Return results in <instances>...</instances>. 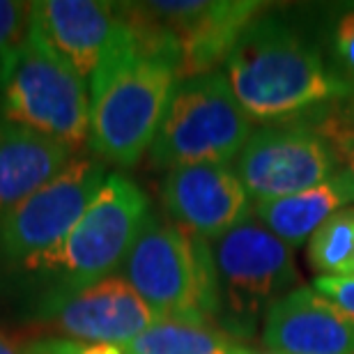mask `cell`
<instances>
[{"mask_svg": "<svg viewBox=\"0 0 354 354\" xmlns=\"http://www.w3.org/2000/svg\"><path fill=\"white\" fill-rule=\"evenodd\" d=\"M225 76L251 120H295L354 95L320 51L279 17H256L225 58Z\"/></svg>", "mask_w": 354, "mask_h": 354, "instance_id": "6da1fadb", "label": "cell"}, {"mask_svg": "<svg viewBox=\"0 0 354 354\" xmlns=\"http://www.w3.org/2000/svg\"><path fill=\"white\" fill-rule=\"evenodd\" d=\"M177 81L173 62L147 51L122 14L115 39L88 83L92 154L104 164L136 166L157 138Z\"/></svg>", "mask_w": 354, "mask_h": 354, "instance_id": "7a4b0ae2", "label": "cell"}, {"mask_svg": "<svg viewBox=\"0 0 354 354\" xmlns=\"http://www.w3.org/2000/svg\"><path fill=\"white\" fill-rule=\"evenodd\" d=\"M150 216V198L145 191L131 177L109 173L95 201L65 239L17 267L10 276L24 283L30 295L83 288L115 276Z\"/></svg>", "mask_w": 354, "mask_h": 354, "instance_id": "3957f363", "label": "cell"}, {"mask_svg": "<svg viewBox=\"0 0 354 354\" xmlns=\"http://www.w3.org/2000/svg\"><path fill=\"white\" fill-rule=\"evenodd\" d=\"M120 276L159 317L218 324V286L207 239L152 214Z\"/></svg>", "mask_w": 354, "mask_h": 354, "instance_id": "277c9868", "label": "cell"}, {"mask_svg": "<svg viewBox=\"0 0 354 354\" xmlns=\"http://www.w3.org/2000/svg\"><path fill=\"white\" fill-rule=\"evenodd\" d=\"M120 5L145 46L173 62L180 81L214 72L230 55L244 28L265 7L258 0H157Z\"/></svg>", "mask_w": 354, "mask_h": 354, "instance_id": "5b68a950", "label": "cell"}, {"mask_svg": "<svg viewBox=\"0 0 354 354\" xmlns=\"http://www.w3.org/2000/svg\"><path fill=\"white\" fill-rule=\"evenodd\" d=\"M253 133V122L239 106L221 69L177 81L161 120L150 159L157 168L194 164H230Z\"/></svg>", "mask_w": 354, "mask_h": 354, "instance_id": "8992f818", "label": "cell"}, {"mask_svg": "<svg viewBox=\"0 0 354 354\" xmlns=\"http://www.w3.org/2000/svg\"><path fill=\"white\" fill-rule=\"evenodd\" d=\"M218 286V327L232 338L251 336L281 297L292 292L297 274L288 246L256 216H249L223 237L209 242Z\"/></svg>", "mask_w": 354, "mask_h": 354, "instance_id": "52a82bcc", "label": "cell"}, {"mask_svg": "<svg viewBox=\"0 0 354 354\" xmlns=\"http://www.w3.org/2000/svg\"><path fill=\"white\" fill-rule=\"evenodd\" d=\"M0 115L79 152L90 136L88 83L30 26L0 90Z\"/></svg>", "mask_w": 354, "mask_h": 354, "instance_id": "ba28073f", "label": "cell"}, {"mask_svg": "<svg viewBox=\"0 0 354 354\" xmlns=\"http://www.w3.org/2000/svg\"><path fill=\"white\" fill-rule=\"evenodd\" d=\"M24 317L46 329V336L118 348H127L159 320L120 274L83 288L35 292L28 297Z\"/></svg>", "mask_w": 354, "mask_h": 354, "instance_id": "9c48e42d", "label": "cell"}, {"mask_svg": "<svg viewBox=\"0 0 354 354\" xmlns=\"http://www.w3.org/2000/svg\"><path fill=\"white\" fill-rule=\"evenodd\" d=\"M109 177L97 157H74L62 171L0 218V272L58 246Z\"/></svg>", "mask_w": 354, "mask_h": 354, "instance_id": "30bf717a", "label": "cell"}, {"mask_svg": "<svg viewBox=\"0 0 354 354\" xmlns=\"http://www.w3.org/2000/svg\"><path fill=\"white\" fill-rule=\"evenodd\" d=\"M232 168L251 201L265 203L301 194L343 166L315 124L288 120L253 129Z\"/></svg>", "mask_w": 354, "mask_h": 354, "instance_id": "8fae6325", "label": "cell"}, {"mask_svg": "<svg viewBox=\"0 0 354 354\" xmlns=\"http://www.w3.org/2000/svg\"><path fill=\"white\" fill-rule=\"evenodd\" d=\"M166 214L180 228L214 242L251 216V198L230 164H194L161 182Z\"/></svg>", "mask_w": 354, "mask_h": 354, "instance_id": "7c38bea8", "label": "cell"}, {"mask_svg": "<svg viewBox=\"0 0 354 354\" xmlns=\"http://www.w3.org/2000/svg\"><path fill=\"white\" fill-rule=\"evenodd\" d=\"M122 24L120 3L39 0L30 3V26L48 46L90 83Z\"/></svg>", "mask_w": 354, "mask_h": 354, "instance_id": "4fadbf2b", "label": "cell"}, {"mask_svg": "<svg viewBox=\"0 0 354 354\" xmlns=\"http://www.w3.org/2000/svg\"><path fill=\"white\" fill-rule=\"evenodd\" d=\"M263 345L274 354H354V317L313 288H295L267 310Z\"/></svg>", "mask_w": 354, "mask_h": 354, "instance_id": "5bb4252c", "label": "cell"}, {"mask_svg": "<svg viewBox=\"0 0 354 354\" xmlns=\"http://www.w3.org/2000/svg\"><path fill=\"white\" fill-rule=\"evenodd\" d=\"M74 157L72 147L0 115V218L51 182Z\"/></svg>", "mask_w": 354, "mask_h": 354, "instance_id": "9a60e30c", "label": "cell"}, {"mask_svg": "<svg viewBox=\"0 0 354 354\" xmlns=\"http://www.w3.org/2000/svg\"><path fill=\"white\" fill-rule=\"evenodd\" d=\"M354 203V173L348 166L301 194L253 203L251 214L288 246H299L329 221L336 212Z\"/></svg>", "mask_w": 354, "mask_h": 354, "instance_id": "2e32d148", "label": "cell"}, {"mask_svg": "<svg viewBox=\"0 0 354 354\" xmlns=\"http://www.w3.org/2000/svg\"><path fill=\"white\" fill-rule=\"evenodd\" d=\"M124 350L129 354H239L242 345L218 324L159 317Z\"/></svg>", "mask_w": 354, "mask_h": 354, "instance_id": "e0dca14e", "label": "cell"}, {"mask_svg": "<svg viewBox=\"0 0 354 354\" xmlns=\"http://www.w3.org/2000/svg\"><path fill=\"white\" fill-rule=\"evenodd\" d=\"M354 260V207L336 212L308 242V265L320 276H350Z\"/></svg>", "mask_w": 354, "mask_h": 354, "instance_id": "ac0fdd59", "label": "cell"}, {"mask_svg": "<svg viewBox=\"0 0 354 354\" xmlns=\"http://www.w3.org/2000/svg\"><path fill=\"white\" fill-rule=\"evenodd\" d=\"M28 30H30V3L0 0V90L10 79Z\"/></svg>", "mask_w": 354, "mask_h": 354, "instance_id": "d6986e66", "label": "cell"}, {"mask_svg": "<svg viewBox=\"0 0 354 354\" xmlns=\"http://www.w3.org/2000/svg\"><path fill=\"white\" fill-rule=\"evenodd\" d=\"M331 55L336 65L334 72L354 88V5L343 10L331 26Z\"/></svg>", "mask_w": 354, "mask_h": 354, "instance_id": "ffe728a7", "label": "cell"}, {"mask_svg": "<svg viewBox=\"0 0 354 354\" xmlns=\"http://www.w3.org/2000/svg\"><path fill=\"white\" fill-rule=\"evenodd\" d=\"M24 354H129L118 345H90L76 343L58 336H39L24 345Z\"/></svg>", "mask_w": 354, "mask_h": 354, "instance_id": "44dd1931", "label": "cell"}, {"mask_svg": "<svg viewBox=\"0 0 354 354\" xmlns=\"http://www.w3.org/2000/svg\"><path fill=\"white\" fill-rule=\"evenodd\" d=\"M350 99L352 102L345 109H334L322 118L320 124H315V129L329 140L336 152L343 147H354V95Z\"/></svg>", "mask_w": 354, "mask_h": 354, "instance_id": "7402d4cb", "label": "cell"}, {"mask_svg": "<svg viewBox=\"0 0 354 354\" xmlns=\"http://www.w3.org/2000/svg\"><path fill=\"white\" fill-rule=\"evenodd\" d=\"M313 290L354 317V276H317Z\"/></svg>", "mask_w": 354, "mask_h": 354, "instance_id": "603a6c76", "label": "cell"}, {"mask_svg": "<svg viewBox=\"0 0 354 354\" xmlns=\"http://www.w3.org/2000/svg\"><path fill=\"white\" fill-rule=\"evenodd\" d=\"M0 354H24V345L14 341L10 334L0 331Z\"/></svg>", "mask_w": 354, "mask_h": 354, "instance_id": "cb8c5ba5", "label": "cell"}, {"mask_svg": "<svg viewBox=\"0 0 354 354\" xmlns=\"http://www.w3.org/2000/svg\"><path fill=\"white\" fill-rule=\"evenodd\" d=\"M239 354H274V352H253V350H246V348H242V350H239Z\"/></svg>", "mask_w": 354, "mask_h": 354, "instance_id": "d4e9b609", "label": "cell"}]
</instances>
